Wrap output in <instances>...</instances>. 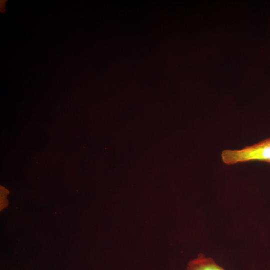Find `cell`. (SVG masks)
Returning <instances> with one entry per match:
<instances>
[{"label": "cell", "mask_w": 270, "mask_h": 270, "mask_svg": "<svg viewBox=\"0 0 270 270\" xmlns=\"http://www.w3.org/2000/svg\"><path fill=\"white\" fill-rule=\"evenodd\" d=\"M8 192L4 187L0 186V211L6 208L8 204V202L6 198L7 194L8 193Z\"/></svg>", "instance_id": "3957f363"}, {"label": "cell", "mask_w": 270, "mask_h": 270, "mask_svg": "<svg viewBox=\"0 0 270 270\" xmlns=\"http://www.w3.org/2000/svg\"><path fill=\"white\" fill-rule=\"evenodd\" d=\"M222 161L230 165L250 161H260L270 164V138L240 150H226L222 152Z\"/></svg>", "instance_id": "6da1fadb"}, {"label": "cell", "mask_w": 270, "mask_h": 270, "mask_svg": "<svg viewBox=\"0 0 270 270\" xmlns=\"http://www.w3.org/2000/svg\"><path fill=\"white\" fill-rule=\"evenodd\" d=\"M186 270H224L218 266L212 258H206L202 254L189 262Z\"/></svg>", "instance_id": "7a4b0ae2"}]
</instances>
